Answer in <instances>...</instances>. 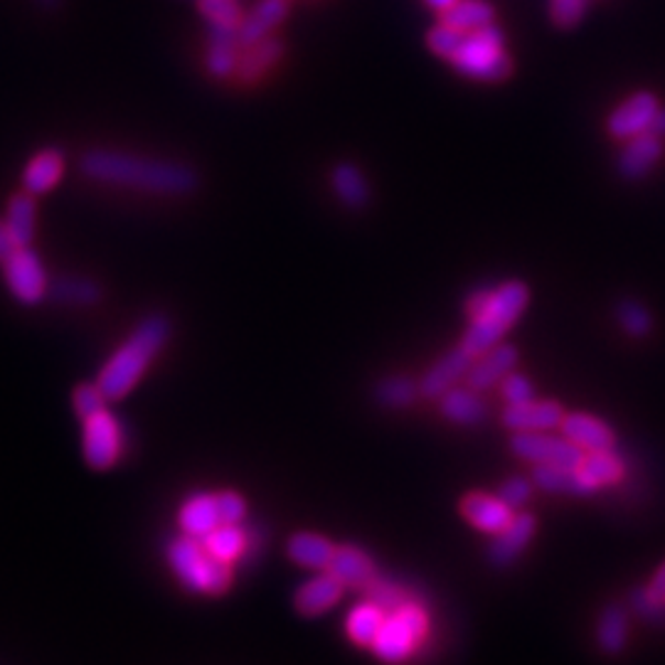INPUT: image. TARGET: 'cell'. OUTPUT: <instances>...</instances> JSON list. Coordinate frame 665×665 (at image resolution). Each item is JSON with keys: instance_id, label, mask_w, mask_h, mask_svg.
Returning a JSON list of instances; mask_svg holds the SVG:
<instances>
[{"instance_id": "1f68e13d", "label": "cell", "mask_w": 665, "mask_h": 665, "mask_svg": "<svg viewBox=\"0 0 665 665\" xmlns=\"http://www.w3.org/2000/svg\"><path fill=\"white\" fill-rule=\"evenodd\" d=\"M50 294L62 306H95L101 301V286L95 282V279L87 276H59L55 284H50Z\"/></svg>"}, {"instance_id": "bcb514c9", "label": "cell", "mask_w": 665, "mask_h": 665, "mask_svg": "<svg viewBox=\"0 0 665 665\" xmlns=\"http://www.w3.org/2000/svg\"><path fill=\"white\" fill-rule=\"evenodd\" d=\"M215 501H217V513H220V523L239 525L247 517V503L239 493L220 491L215 493Z\"/></svg>"}, {"instance_id": "816d5d0a", "label": "cell", "mask_w": 665, "mask_h": 665, "mask_svg": "<svg viewBox=\"0 0 665 665\" xmlns=\"http://www.w3.org/2000/svg\"><path fill=\"white\" fill-rule=\"evenodd\" d=\"M424 3H427L432 10H436V13H444V10H449L451 6H456L459 3V0H424Z\"/></svg>"}, {"instance_id": "f35d334b", "label": "cell", "mask_w": 665, "mask_h": 665, "mask_svg": "<svg viewBox=\"0 0 665 665\" xmlns=\"http://www.w3.org/2000/svg\"><path fill=\"white\" fill-rule=\"evenodd\" d=\"M72 404H75L77 417L85 422L89 417H95L97 412L107 410L109 400H107V394L101 392L97 382H85V384H79L75 392H72Z\"/></svg>"}, {"instance_id": "7bdbcfd3", "label": "cell", "mask_w": 665, "mask_h": 665, "mask_svg": "<svg viewBox=\"0 0 665 665\" xmlns=\"http://www.w3.org/2000/svg\"><path fill=\"white\" fill-rule=\"evenodd\" d=\"M629 607L633 614L646 619L648 623H663L665 621V604L651 595L648 587H636L629 595Z\"/></svg>"}, {"instance_id": "836d02e7", "label": "cell", "mask_w": 665, "mask_h": 665, "mask_svg": "<svg viewBox=\"0 0 665 665\" xmlns=\"http://www.w3.org/2000/svg\"><path fill=\"white\" fill-rule=\"evenodd\" d=\"M203 545L207 547V553L215 555L217 559H222L227 565H235L237 559L247 553L249 543L242 525L220 523L210 535L203 537Z\"/></svg>"}, {"instance_id": "3957f363", "label": "cell", "mask_w": 665, "mask_h": 665, "mask_svg": "<svg viewBox=\"0 0 665 665\" xmlns=\"http://www.w3.org/2000/svg\"><path fill=\"white\" fill-rule=\"evenodd\" d=\"M530 304V288L521 279H511V282L498 284L491 288V296H488L486 306L481 308V314L471 318L469 328L461 336L459 346L464 350H469L473 358L483 356L486 350H491L498 342H503L521 316L525 314V308Z\"/></svg>"}, {"instance_id": "52a82bcc", "label": "cell", "mask_w": 665, "mask_h": 665, "mask_svg": "<svg viewBox=\"0 0 665 665\" xmlns=\"http://www.w3.org/2000/svg\"><path fill=\"white\" fill-rule=\"evenodd\" d=\"M511 451L527 464H557V466H579L585 451L567 436H553L547 432H513Z\"/></svg>"}, {"instance_id": "4316f807", "label": "cell", "mask_w": 665, "mask_h": 665, "mask_svg": "<svg viewBox=\"0 0 665 665\" xmlns=\"http://www.w3.org/2000/svg\"><path fill=\"white\" fill-rule=\"evenodd\" d=\"M181 530L183 535L203 539L220 525V513H217V501L212 493H195L181 508Z\"/></svg>"}, {"instance_id": "ba28073f", "label": "cell", "mask_w": 665, "mask_h": 665, "mask_svg": "<svg viewBox=\"0 0 665 665\" xmlns=\"http://www.w3.org/2000/svg\"><path fill=\"white\" fill-rule=\"evenodd\" d=\"M121 446V427L109 410H101L95 417L85 419V444H81V449H85V461L89 464V469L107 471L111 466H117Z\"/></svg>"}, {"instance_id": "d4e9b609", "label": "cell", "mask_w": 665, "mask_h": 665, "mask_svg": "<svg viewBox=\"0 0 665 665\" xmlns=\"http://www.w3.org/2000/svg\"><path fill=\"white\" fill-rule=\"evenodd\" d=\"M330 188L332 195L348 207V210H362L370 203L372 190L366 178V173L358 163L352 161H340L332 165L330 171Z\"/></svg>"}, {"instance_id": "b9f144b4", "label": "cell", "mask_w": 665, "mask_h": 665, "mask_svg": "<svg viewBox=\"0 0 665 665\" xmlns=\"http://www.w3.org/2000/svg\"><path fill=\"white\" fill-rule=\"evenodd\" d=\"M370 601H375L378 607H382L384 611H394L397 607H402L404 601H407V591H404L397 581H390V579H380L375 577V581L366 589Z\"/></svg>"}, {"instance_id": "30bf717a", "label": "cell", "mask_w": 665, "mask_h": 665, "mask_svg": "<svg viewBox=\"0 0 665 665\" xmlns=\"http://www.w3.org/2000/svg\"><path fill=\"white\" fill-rule=\"evenodd\" d=\"M473 356L461 346L446 350L441 358H436L429 370L419 378V394L424 400L436 402L444 392H449L456 384L464 382L473 366Z\"/></svg>"}, {"instance_id": "8992f818", "label": "cell", "mask_w": 665, "mask_h": 665, "mask_svg": "<svg viewBox=\"0 0 665 665\" xmlns=\"http://www.w3.org/2000/svg\"><path fill=\"white\" fill-rule=\"evenodd\" d=\"M3 276L8 291L23 306L43 304L50 294V279L43 259L37 257L35 249L20 247L18 252L3 264Z\"/></svg>"}, {"instance_id": "c3c4849f", "label": "cell", "mask_w": 665, "mask_h": 665, "mask_svg": "<svg viewBox=\"0 0 665 665\" xmlns=\"http://www.w3.org/2000/svg\"><path fill=\"white\" fill-rule=\"evenodd\" d=\"M488 296H491V288H476V291H471V294L466 296V306H464L466 316L473 318V316L481 314V308L486 306Z\"/></svg>"}, {"instance_id": "f5cc1de1", "label": "cell", "mask_w": 665, "mask_h": 665, "mask_svg": "<svg viewBox=\"0 0 665 665\" xmlns=\"http://www.w3.org/2000/svg\"><path fill=\"white\" fill-rule=\"evenodd\" d=\"M35 3L43 10H55L62 6V0H35Z\"/></svg>"}, {"instance_id": "44dd1931", "label": "cell", "mask_w": 665, "mask_h": 665, "mask_svg": "<svg viewBox=\"0 0 665 665\" xmlns=\"http://www.w3.org/2000/svg\"><path fill=\"white\" fill-rule=\"evenodd\" d=\"M328 571L332 577H338L346 589H368L378 577V567L372 563V557L356 545L336 547Z\"/></svg>"}, {"instance_id": "603a6c76", "label": "cell", "mask_w": 665, "mask_h": 665, "mask_svg": "<svg viewBox=\"0 0 665 665\" xmlns=\"http://www.w3.org/2000/svg\"><path fill=\"white\" fill-rule=\"evenodd\" d=\"M65 168H67L65 155H62L57 149H45L28 161L20 183H23V190L33 197L47 195L50 190L57 188L62 175H65Z\"/></svg>"}, {"instance_id": "f907efd6", "label": "cell", "mask_w": 665, "mask_h": 665, "mask_svg": "<svg viewBox=\"0 0 665 665\" xmlns=\"http://www.w3.org/2000/svg\"><path fill=\"white\" fill-rule=\"evenodd\" d=\"M648 131H653V133H656V137L665 139V107H661V109L656 111V117H653Z\"/></svg>"}, {"instance_id": "5b68a950", "label": "cell", "mask_w": 665, "mask_h": 665, "mask_svg": "<svg viewBox=\"0 0 665 665\" xmlns=\"http://www.w3.org/2000/svg\"><path fill=\"white\" fill-rule=\"evenodd\" d=\"M461 77L501 81L513 75V59L505 52V33L493 23L464 33L459 47L446 59Z\"/></svg>"}, {"instance_id": "f6af8a7d", "label": "cell", "mask_w": 665, "mask_h": 665, "mask_svg": "<svg viewBox=\"0 0 665 665\" xmlns=\"http://www.w3.org/2000/svg\"><path fill=\"white\" fill-rule=\"evenodd\" d=\"M533 488H535L533 478L513 476V478H508V481L501 488H498V498H501V501L508 508L517 511V508H523L530 501V495H533Z\"/></svg>"}, {"instance_id": "6da1fadb", "label": "cell", "mask_w": 665, "mask_h": 665, "mask_svg": "<svg viewBox=\"0 0 665 665\" xmlns=\"http://www.w3.org/2000/svg\"><path fill=\"white\" fill-rule=\"evenodd\" d=\"M79 171L95 183L151 195H188L197 188V175L190 165L109 149L87 151L79 161Z\"/></svg>"}, {"instance_id": "681fc988", "label": "cell", "mask_w": 665, "mask_h": 665, "mask_svg": "<svg viewBox=\"0 0 665 665\" xmlns=\"http://www.w3.org/2000/svg\"><path fill=\"white\" fill-rule=\"evenodd\" d=\"M648 591L653 597H656L658 601H663L665 604V563H661V567L656 569V575L651 577L648 581Z\"/></svg>"}, {"instance_id": "9c48e42d", "label": "cell", "mask_w": 665, "mask_h": 665, "mask_svg": "<svg viewBox=\"0 0 665 665\" xmlns=\"http://www.w3.org/2000/svg\"><path fill=\"white\" fill-rule=\"evenodd\" d=\"M661 109V99L648 89H641L629 99H623L619 107L609 113L607 133L617 141H626L631 137L651 129V121Z\"/></svg>"}, {"instance_id": "f546056e", "label": "cell", "mask_w": 665, "mask_h": 665, "mask_svg": "<svg viewBox=\"0 0 665 665\" xmlns=\"http://www.w3.org/2000/svg\"><path fill=\"white\" fill-rule=\"evenodd\" d=\"M629 643V617L626 609L609 604L597 621V646L607 656H619Z\"/></svg>"}, {"instance_id": "7dc6e473", "label": "cell", "mask_w": 665, "mask_h": 665, "mask_svg": "<svg viewBox=\"0 0 665 665\" xmlns=\"http://www.w3.org/2000/svg\"><path fill=\"white\" fill-rule=\"evenodd\" d=\"M18 249H20V244L15 242L13 232H10L8 225L0 220V264H6L8 259L18 252Z\"/></svg>"}, {"instance_id": "d6986e66", "label": "cell", "mask_w": 665, "mask_h": 665, "mask_svg": "<svg viewBox=\"0 0 665 665\" xmlns=\"http://www.w3.org/2000/svg\"><path fill=\"white\" fill-rule=\"evenodd\" d=\"M535 488L553 495H591L599 488L589 481L581 466H557L539 464L533 469Z\"/></svg>"}, {"instance_id": "2e32d148", "label": "cell", "mask_w": 665, "mask_h": 665, "mask_svg": "<svg viewBox=\"0 0 665 665\" xmlns=\"http://www.w3.org/2000/svg\"><path fill=\"white\" fill-rule=\"evenodd\" d=\"M342 591H346V585L338 577H332L328 569H324L298 587L294 607L301 617H324L326 611H330L342 599Z\"/></svg>"}, {"instance_id": "d590c367", "label": "cell", "mask_w": 665, "mask_h": 665, "mask_svg": "<svg viewBox=\"0 0 665 665\" xmlns=\"http://www.w3.org/2000/svg\"><path fill=\"white\" fill-rule=\"evenodd\" d=\"M581 471L587 473V478L597 488H604L609 483H617L623 476V459L614 449H604V451H585V459H581Z\"/></svg>"}, {"instance_id": "7c38bea8", "label": "cell", "mask_w": 665, "mask_h": 665, "mask_svg": "<svg viewBox=\"0 0 665 665\" xmlns=\"http://www.w3.org/2000/svg\"><path fill=\"white\" fill-rule=\"evenodd\" d=\"M517 362H521V352H517L513 342H498V346L473 360L464 382L476 392H488L495 384H501L505 375H511Z\"/></svg>"}, {"instance_id": "4fadbf2b", "label": "cell", "mask_w": 665, "mask_h": 665, "mask_svg": "<svg viewBox=\"0 0 665 665\" xmlns=\"http://www.w3.org/2000/svg\"><path fill=\"white\" fill-rule=\"evenodd\" d=\"M535 530H537V521L533 513L513 515V521L508 523V527L501 530V533L493 535L495 539L491 543V547H488V559H491V565L498 569L511 567L515 559L525 553L527 545L533 543Z\"/></svg>"}, {"instance_id": "f1b7e54d", "label": "cell", "mask_w": 665, "mask_h": 665, "mask_svg": "<svg viewBox=\"0 0 665 665\" xmlns=\"http://www.w3.org/2000/svg\"><path fill=\"white\" fill-rule=\"evenodd\" d=\"M8 230L13 232L15 242L20 247H30L35 242V232H37V207H35V197L30 193H18L8 200V210H6V220Z\"/></svg>"}, {"instance_id": "e0dca14e", "label": "cell", "mask_w": 665, "mask_h": 665, "mask_svg": "<svg viewBox=\"0 0 665 665\" xmlns=\"http://www.w3.org/2000/svg\"><path fill=\"white\" fill-rule=\"evenodd\" d=\"M461 515L469 521L476 530H481L486 535H498L501 530L508 527V523L513 521L515 511L508 508L498 495H488L481 491L466 493L461 498Z\"/></svg>"}, {"instance_id": "7402d4cb", "label": "cell", "mask_w": 665, "mask_h": 665, "mask_svg": "<svg viewBox=\"0 0 665 665\" xmlns=\"http://www.w3.org/2000/svg\"><path fill=\"white\" fill-rule=\"evenodd\" d=\"M282 57H284V43L282 40H276L274 35H269L266 40H262V43H254L239 50L235 77L242 81V85H257L259 79L266 77L269 72L279 65V59Z\"/></svg>"}, {"instance_id": "8fae6325", "label": "cell", "mask_w": 665, "mask_h": 665, "mask_svg": "<svg viewBox=\"0 0 665 665\" xmlns=\"http://www.w3.org/2000/svg\"><path fill=\"white\" fill-rule=\"evenodd\" d=\"M665 155V139L653 131H643L639 137L623 141V149L617 155V171L623 181H643L656 168Z\"/></svg>"}, {"instance_id": "ee69618b", "label": "cell", "mask_w": 665, "mask_h": 665, "mask_svg": "<svg viewBox=\"0 0 665 665\" xmlns=\"http://www.w3.org/2000/svg\"><path fill=\"white\" fill-rule=\"evenodd\" d=\"M501 388L503 400L508 404H525L530 400H535V384L523 372H511V375H505L503 382L498 384Z\"/></svg>"}, {"instance_id": "5bb4252c", "label": "cell", "mask_w": 665, "mask_h": 665, "mask_svg": "<svg viewBox=\"0 0 665 665\" xmlns=\"http://www.w3.org/2000/svg\"><path fill=\"white\" fill-rule=\"evenodd\" d=\"M419 636L412 631V626L407 621H404L397 611H388V617H384V623L380 633L372 641V653L382 661V663H404L407 661L414 648L419 646Z\"/></svg>"}, {"instance_id": "d6a6232c", "label": "cell", "mask_w": 665, "mask_h": 665, "mask_svg": "<svg viewBox=\"0 0 665 665\" xmlns=\"http://www.w3.org/2000/svg\"><path fill=\"white\" fill-rule=\"evenodd\" d=\"M384 617H388V611L378 607L375 601H362V604H358L350 611L348 621H346V631H348L350 641L358 643V646L370 648L372 641H375V636L382 629Z\"/></svg>"}, {"instance_id": "83f0119b", "label": "cell", "mask_w": 665, "mask_h": 665, "mask_svg": "<svg viewBox=\"0 0 665 665\" xmlns=\"http://www.w3.org/2000/svg\"><path fill=\"white\" fill-rule=\"evenodd\" d=\"M286 553L291 557V563H296L298 567L324 571L330 565L332 553H336V545H332L328 537L318 535V533H296V535H291Z\"/></svg>"}, {"instance_id": "277c9868", "label": "cell", "mask_w": 665, "mask_h": 665, "mask_svg": "<svg viewBox=\"0 0 665 665\" xmlns=\"http://www.w3.org/2000/svg\"><path fill=\"white\" fill-rule=\"evenodd\" d=\"M168 565L181 585L193 595L220 597L232 587V565L207 553L203 539L181 535L171 539Z\"/></svg>"}, {"instance_id": "ac0fdd59", "label": "cell", "mask_w": 665, "mask_h": 665, "mask_svg": "<svg viewBox=\"0 0 665 665\" xmlns=\"http://www.w3.org/2000/svg\"><path fill=\"white\" fill-rule=\"evenodd\" d=\"M559 427H563V434L569 441H575L581 451H604L617 446L614 429L607 422L595 417V414L565 412V419Z\"/></svg>"}, {"instance_id": "74e56055", "label": "cell", "mask_w": 665, "mask_h": 665, "mask_svg": "<svg viewBox=\"0 0 665 665\" xmlns=\"http://www.w3.org/2000/svg\"><path fill=\"white\" fill-rule=\"evenodd\" d=\"M197 10L215 28H239L242 23V8L237 0H197Z\"/></svg>"}, {"instance_id": "ffe728a7", "label": "cell", "mask_w": 665, "mask_h": 665, "mask_svg": "<svg viewBox=\"0 0 665 665\" xmlns=\"http://www.w3.org/2000/svg\"><path fill=\"white\" fill-rule=\"evenodd\" d=\"M288 15L286 0H257V6L244 13L242 23L237 28L239 45L249 47L254 43H262L274 30L284 23Z\"/></svg>"}, {"instance_id": "60d3db41", "label": "cell", "mask_w": 665, "mask_h": 665, "mask_svg": "<svg viewBox=\"0 0 665 665\" xmlns=\"http://www.w3.org/2000/svg\"><path fill=\"white\" fill-rule=\"evenodd\" d=\"M461 37H464V30H456L439 20V25H434L427 33V47L434 52L436 57L449 59L456 52V47H459Z\"/></svg>"}, {"instance_id": "7a4b0ae2", "label": "cell", "mask_w": 665, "mask_h": 665, "mask_svg": "<svg viewBox=\"0 0 665 665\" xmlns=\"http://www.w3.org/2000/svg\"><path fill=\"white\" fill-rule=\"evenodd\" d=\"M171 328V320L163 314H151L131 330V336L121 342L97 378V384L109 402L123 400L137 388L145 370L168 342Z\"/></svg>"}, {"instance_id": "9a60e30c", "label": "cell", "mask_w": 665, "mask_h": 665, "mask_svg": "<svg viewBox=\"0 0 665 665\" xmlns=\"http://www.w3.org/2000/svg\"><path fill=\"white\" fill-rule=\"evenodd\" d=\"M565 410L555 400H530L525 404H508L503 424L511 432H549L563 424Z\"/></svg>"}, {"instance_id": "4dcf8cb0", "label": "cell", "mask_w": 665, "mask_h": 665, "mask_svg": "<svg viewBox=\"0 0 665 665\" xmlns=\"http://www.w3.org/2000/svg\"><path fill=\"white\" fill-rule=\"evenodd\" d=\"M419 397H422L419 380H414L410 375H402V372H394V375H384L375 384V402L384 410H392V412L410 410Z\"/></svg>"}, {"instance_id": "cb8c5ba5", "label": "cell", "mask_w": 665, "mask_h": 665, "mask_svg": "<svg viewBox=\"0 0 665 665\" xmlns=\"http://www.w3.org/2000/svg\"><path fill=\"white\" fill-rule=\"evenodd\" d=\"M436 402H439L441 417L454 424H461V427H476V424L486 422L488 417V407L481 397V392L471 390L469 384H466V388L456 384V388L444 392Z\"/></svg>"}, {"instance_id": "ab89813d", "label": "cell", "mask_w": 665, "mask_h": 665, "mask_svg": "<svg viewBox=\"0 0 665 665\" xmlns=\"http://www.w3.org/2000/svg\"><path fill=\"white\" fill-rule=\"evenodd\" d=\"M587 15V0H549V20L559 30L577 28Z\"/></svg>"}, {"instance_id": "484cf974", "label": "cell", "mask_w": 665, "mask_h": 665, "mask_svg": "<svg viewBox=\"0 0 665 665\" xmlns=\"http://www.w3.org/2000/svg\"><path fill=\"white\" fill-rule=\"evenodd\" d=\"M239 37L235 28H215L210 25V45H207L205 67L215 79H230L237 72L239 62Z\"/></svg>"}, {"instance_id": "8d00e7d4", "label": "cell", "mask_w": 665, "mask_h": 665, "mask_svg": "<svg viewBox=\"0 0 665 665\" xmlns=\"http://www.w3.org/2000/svg\"><path fill=\"white\" fill-rule=\"evenodd\" d=\"M617 320L621 330L631 338H646L653 330V316L639 298H621L617 304Z\"/></svg>"}, {"instance_id": "e575fe53", "label": "cell", "mask_w": 665, "mask_h": 665, "mask_svg": "<svg viewBox=\"0 0 665 665\" xmlns=\"http://www.w3.org/2000/svg\"><path fill=\"white\" fill-rule=\"evenodd\" d=\"M495 20V8L488 0H459V3L451 6L449 10L441 13V23L451 25L456 30H478Z\"/></svg>"}]
</instances>
